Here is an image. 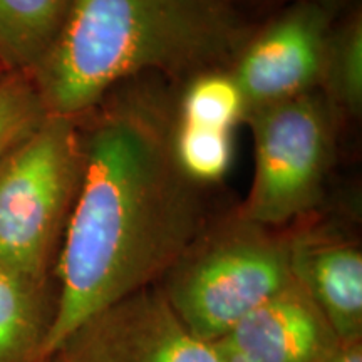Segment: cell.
Returning a JSON list of instances; mask_svg holds the SVG:
<instances>
[{
	"mask_svg": "<svg viewBox=\"0 0 362 362\" xmlns=\"http://www.w3.org/2000/svg\"><path fill=\"white\" fill-rule=\"evenodd\" d=\"M253 178L240 216L287 230L315 215L324 198L342 119L320 90L248 110Z\"/></svg>",
	"mask_w": 362,
	"mask_h": 362,
	"instance_id": "5",
	"label": "cell"
},
{
	"mask_svg": "<svg viewBox=\"0 0 362 362\" xmlns=\"http://www.w3.org/2000/svg\"><path fill=\"white\" fill-rule=\"evenodd\" d=\"M47 291L0 265V362L40 356L54 315Z\"/></svg>",
	"mask_w": 362,
	"mask_h": 362,
	"instance_id": "11",
	"label": "cell"
},
{
	"mask_svg": "<svg viewBox=\"0 0 362 362\" xmlns=\"http://www.w3.org/2000/svg\"><path fill=\"white\" fill-rule=\"evenodd\" d=\"M173 149L181 171L200 188L220 183L233 161V131L176 119Z\"/></svg>",
	"mask_w": 362,
	"mask_h": 362,
	"instance_id": "14",
	"label": "cell"
},
{
	"mask_svg": "<svg viewBox=\"0 0 362 362\" xmlns=\"http://www.w3.org/2000/svg\"><path fill=\"white\" fill-rule=\"evenodd\" d=\"M342 13L293 4L255 25L230 66L247 111L320 89L334 24Z\"/></svg>",
	"mask_w": 362,
	"mask_h": 362,
	"instance_id": "6",
	"label": "cell"
},
{
	"mask_svg": "<svg viewBox=\"0 0 362 362\" xmlns=\"http://www.w3.org/2000/svg\"><path fill=\"white\" fill-rule=\"evenodd\" d=\"M291 282L288 228L232 211L208 221L158 287L189 332L214 342Z\"/></svg>",
	"mask_w": 362,
	"mask_h": 362,
	"instance_id": "3",
	"label": "cell"
},
{
	"mask_svg": "<svg viewBox=\"0 0 362 362\" xmlns=\"http://www.w3.org/2000/svg\"><path fill=\"white\" fill-rule=\"evenodd\" d=\"M233 4L242 8V6H267V7H275V8H282L287 6H293V4H317V6L327 7L330 11H336L339 13H342L344 8H347L351 6L354 0H232Z\"/></svg>",
	"mask_w": 362,
	"mask_h": 362,
	"instance_id": "16",
	"label": "cell"
},
{
	"mask_svg": "<svg viewBox=\"0 0 362 362\" xmlns=\"http://www.w3.org/2000/svg\"><path fill=\"white\" fill-rule=\"evenodd\" d=\"M4 74H7V72H6V71H4V69H2V67H0V76H4Z\"/></svg>",
	"mask_w": 362,
	"mask_h": 362,
	"instance_id": "19",
	"label": "cell"
},
{
	"mask_svg": "<svg viewBox=\"0 0 362 362\" xmlns=\"http://www.w3.org/2000/svg\"><path fill=\"white\" fill-rule=\"evenodd\" d=\"M71 0H0V67L30 76L51 51Z\"/></svg>",
	"mask_w": 362,
	"mask_h": 362,
	"instance_id": "10",
	"label": "cell"
},
{
	"mask_svg": "<svg viewBox=\"0 0 362 362\" xmlns=\"http://www.w3.org/2000/svg\"><path fill=\"white\" fill-rule=\"evenodd\" d=\"M168 84L129 81L81 123L83 175L54 267L57 296L39 357L54 354L93 314L160 284L211 220L205 188L175 158L176 96Z\"/></svg>",
	"mask_w": 362,
	"mask_h": 362,
	"instance_id": "1",
	"label": "cell"
},
{
	"mask_svg": "<svg viewBox=\"0 0 362 362\" xmlns=\"http://www.w3.org/2000/svg\"><path fill=\"white\" fill-rule=\"evenodd\" d=\"M210 344L221 362H327L344 346L293 279Z\"/></svg>",
	"mask_w": 362,
	"mask_h": 362,
	"instance_id": "8",
	"label": "cell"
},
{
	"mask_svg": "<svg viewBox=\"0 0 362 362\" xmlns=\"http://www.w3.org/2000/svg\"><path fill=\"white\" fill-rule=\"evenodd\" d=\"M292 279L319 307L342 344L362 342V248L341 226L314 216L288 228Z\"/></svg>",
	"mask_w": 362,
	"mask_h": 362,
	"instance_id": "9",
	"label": "cell"
},
{
	"mask_svg": "<svg viewBox=\"0 0 362 362\" xmlns=\"http://www.w3.org/2000/svg\"><path fill=\"white\" fill-rule=\"evenodd\" d=\"M33 362H64L59 357L57 354H51V356H44V357H37V359H34Z\"/></svg>",
	"mask_w": 362,
	"mask_h": 362,
	"instance_id": "18",
	"label": "cell"
},
{
	"mask_svg": "<svg viewBox=\"0 0 362 362\" xmlns=\"http://www.w3.org/2000/svg\"><path fill=\"white\" fill-rule=\"evenodd\" d=\"M319 90L342 121L361 116L362 12L359 7H352L334 24Z\"/></svg>",
	"mask_w": 362,
	"mask_h": 362,
	"instance_id": "12",
	"label": "cell"
},
{
	"mask_svg": "<svg viewBox=\"0 0 362 362\" xmlns=\"http://www.w3.org/2000/svg\"><path fill=\"white\" fill-rule=\"evenodd\" d=\"M83 175L79 119L47 115L0 160V265L49 288Z\"/></svg>",
	"mask_w": 362,
	"mask_h": 362,
	"instance_id": "4",
	"label": "cell"
},
{
	"mask_svg": "<svg viewBox=\"0 0 362 362\" xmlns=\"http://www.w3.org/2000/svg\"><path fill=\"white\" fill-rule=\"evenodd\" d=\"M54 354L64 362H221L210 342L181 322L158 285L93 314Z\"/></svg>",
	"mask_w": 362,
	"mask_h": 362,
	"instance_id": "7",
	"label": "cell"
},
{
	"mask_svg": "<svg viewBox=\"0 0 362 362\" xmlns=\"http://www.w3.org/2000/svg\"><path fill=\"white\" fill-rule=\"evenodd\" d=\"M47 116L30 76H0V160Z\"/></svg>",
	"mask_w": 362,
	"mask_h": 362,
	"instance_id": "15",
	"label": "cell"
},
{
	"mask_svg": "<svg viewBox=\"0 0 362 362\" xmlns=\"http://www.w3.org/2000/svg\"><path fill=\"white\" fill-rule=\"evenodd\" d=\"M253 29L232 0H71L30 79L47 115L81 119L129 81L230 67Z\"/></svg>",
	"mask_w": 362,
	"mask_h": 362,
	"instance_id": "2",
	"label": "cell"
},
{
	"mask_svg": "<svg viewBox=\"0 0 362 362\" xmlns=\"http://www.w3.org/2000/svg\"><path fill=\"white\" fill-rule=\"evenodd\" d=\"M245 112V99L230 67L198 72L185 81L176 96V119L181 123L233 131Z\"/></svg>",
	"mask_w": 362,
	"mask_h": 362,
	"instance_id": "13",
	"label": "cell"
},
{
	"mask_svg": "<svg viewBox=\"0 0 362 362\" xmlns=\"http://www.w3.org/2000/svg\"><path fill=\"white\" fill-rule=\"evenodd\" d=\"M327 362H362V342L344 344L337 354Z\"/></svg>",
	"mask_w": 362,
	"mask_h": 362,
	"instance_id": "17",
	"label": "cell"
}]
</instances>
